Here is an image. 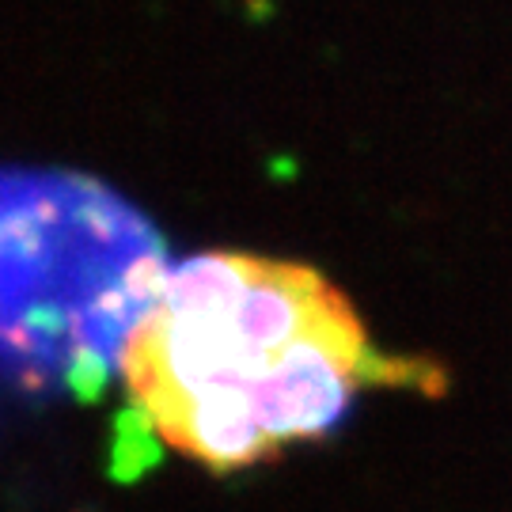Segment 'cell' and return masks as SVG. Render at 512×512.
I'll return each instance as SVG.
<instances>
[{
    "mask_svg": "<svg viewBox=\"0 0 512 512\" xmlns=\"http://www.w3.org/2000/svg\"><path fill=\"white\" fill-rule=\"evenodd\" d=\"M122 380L152 437L232 475L330 437L368 387L440 391L444 372L380 353L319 270L213 251L156 285L122 346Z\"/></svg>",
    "mask_w": 512,
    "mask_h": 512,
    "instance_id": "obj_1",
    "label": "cell"
}]
</instances>
